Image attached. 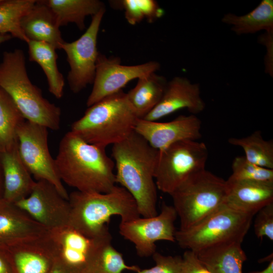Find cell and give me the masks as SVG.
Here are the masks:
<instances>
[{
    "instance_id": "5",
    "label": "cell",
    "mask_w": 273,
    "mask_h": 273,
    "mask_svg": "<svg viewBox=\"0 0 273 273\" xmlns=\"http://www.w3.org/2000/svg\"><path fill=\"white\" fill-rule=\"evenodd\" d=\"M139 119L126 93L121 90L88 107L70 131L89 144L106 148L127 138Z\"/></svg>"
},
{
    "instance_id": "11",
    "label": "cell",
    "mask_w": 273,
    "mask_h": 273,
    "mask_svg": "<svg viewBox=\"0 0 273 273\" xmlns=\"http://www.w3.org/2000/svg\"><path fill=\"white\" fill-rule=\"evenodd\" d=\"M105 12L104 9L92 17L88 27L79 38L72 42L64 41L62 44L61 49L65 52L70 66L67 81L74 93H78L93 83L100 54L97 38Z\"/></svg>"
},
{
    "instance_id": "39",
    "label": "cell",
    "mask_w": 273,
    "mask_h": 273,
    "mask_svg": "<svg viewBox=\"0 0 273 273\" xmlns=\"http://www.w3.org/2000/svg\"><path fill=\"white\" fill-rule=\"evenodd\" d=\"M250 273H273V260L270 261L267 266L261 271H253Z\"/></svg>"
},
{
    "instance_id": "30",
    "label": "cell",
    "mask_w": 273,
    "mask_h": 273,
    "mask_svg": "<svg viewBox=\"0 0 273 273\" xmlns=\"http://www.w3.org/2000/svg\"><path fill=\"white\" fill-rule=\"evenodd\" d=\"M112 240L110 236L103 241L86 273H122L124 270H140L138 266L126 264L122 254L112 245Z\"/></svg>"
},
{
    "instance_id": "4",
    "label": "cell",
    "mask_w": 273,
    "mask_h": 273,
    "mask_svg": "<svg viewBox=\"0 0 273 273\" xmlns=\"http://www.w3.org/2000/svg\"><path fill=\"white\" fill-rule=\"evenodd\" d=\"M0 87L11 97L26 120L57 130L60 108L43 97L41 89L30 80L24 52H4L0 63Z\"/></svg>"
},
{
    "instance_id": "29",
    "label": "cell",
    "mask_w": 273,
    "mask_h": 273,
    "mask_svg": "<svg viewBox=\"0 0 273 273\" xmlns=\"http://www.w3.org/2000/svg\"><path fill=\"white\" fill-rule=\"evenodd\" d=\"M36 0H1L0 34H9L26 43L29 40L20 26L22 17L33 7Z\"/></svg>"
},
{
    "instance_id": "23",
    "label": "cell",
    "mask_w": 273,
    "mask_h": 273,
    "mask_svg": "<svg viewBox=\"0 0 273 273\" xmlns=\"http://www.w3.org/2000/svg\"><path fill=\"white\" fill-rule=\"evenodd\" d=\"M167 81L156 72L138 79L136 85L126 93L137 117L143 119L161 100Z\"/></svg>"
},
{
    "instance_id": "14",
    "label": "cell",
    "mask_w": 273,
    "mask_h": 273,
    "mask_svg": "<svg viewBox=\"0 0 273 273\" xmlns=\"http://www.w3.org/2000/svg\"><path fill=\"white\" fill-rule=\"evenodd\" d=\"M14 204L48 231L68 225L69 201L47 180H35L29 196Z\"/></svg>"
},
{
    "instance_id": "40",
    "label": "cell",
    "mask_w": 273,
    "mask_h": 273,
    "mask_svg": "<svg viewBox=\"0 0 273 273\" xmlns=\"http://www.w3.org/2000/svg\"><path fill=\"white\" fill-rule=\"evenodd\" d=\"M12 36L9 34H0V45L12 38Z\"/></svg>"
},
{
    "instance_id": "36",
    "label": "cell",
    "mask_w": 273,
    "mask_h": 273,
    "mask_svg": "<svg viewBox=\"0 0 273 273\" xmlns=\"http://www.w3.org/2000/svg\"><path fill=\"white\" fill-rule=\"evenodd\" d=\"M0 273H16L10 255L4 248L0 247Z\"/></svg>"
},
{
    "instance_id": "38",
    "label": "cell",
    "mask_w": 273,
    "mask_h": 273,
    "mask_svg": "<svg viewBox=\"0 0 273 273\" xmlns=\"http://www.w3.org/2000/svg\"><path fill=\"white\" fill-rule=\"evenodd\" d=\"M4 191V183L3 168L0 158V199H3Z\"/></svg>"
},
{
    "instance_id": "10",
    "label": "cell",
    "mask_w": 273,
    "mask_h": 273,
    "mask_svg": "<svg viewBox=\"0 0 273 273\" xmlns=\"http://www.w3.org/2000/svg\"><path fill=\"white\" fill-rule=\"evenodd\" d=\"M109 231L95 238L87 237L69 225L51 230L46 238L54 259L71 273H86Z\"/></svg>"
},
{
    "instance_id": "13",
    "label": "cell",
    "mask_w": 273,
    "mask_h": 273,
    "mask_svg": "<svg viewBox=\"0 0 273 273\" xmlns=\"http://www.w3.org/2000/svg\"><path fill=\"white\" fill-rule=\"evenodd\" d=\"M160 67L156 61L135 65H123L118 57H107L100 53L87 107L121 90L129 81L156 72Z\"/></svg>"
},
{
    "instance_id": "9",
    "label": "cell",
    "mask_w": 273,
    "mask_h": 273,
    "mask_svg": "<svg viewBox=\"0 0 273 273\" xmlns=\"http://www.w3.org/2000/svg\"><path fill=\"white\" fill-rule=\"evenodd\" d=\"M17 136L20 157L30 174L36 180H44L52 184L68 200L69 194L49 151L48 128L25 120L18 127Z\"/></svg>"
},
{
    "instance_id": "8",
    "label": "cell",
    "mask_w": 273,
    "mask_h": 273,
    "mask_svg": "<svg viewBox=\"0 0 273 273\" xmlns=\"http://www.w3.org/2000/svg\"><path fill=\"white\" fill-rule=\"evenodd\" d=\"M208 156L203 142L185 140L159 151L154 178L157 188L170 195L193 174L205 169Z\"/></svg>"
},
{
    "instance_id": "37",
    "label": "cell",
    "mask_w": 273,
    "mask_h": 273,
    "mask_svg": "<svg viewBox=\"0 0 273 273\" xmlns=\"http://www.w3.org/2000/svg\"><path fill=\"white\" fill-rule=\"evenodd\" d=\"M49 273H71L62 264L54 260L52 266Z\"/></svg>"
},
{
    "instance_id": "16",
    "label": "cell",
    "mask_w": 273,
    "mask_h": 273,
    "mask_svg": "<svg viewBox=\"0 0 273 273\" xmlns=\"http://www.w3.org/2000/svg\"><path fill=\"white\" fill-rule=\"evenodd\" d=\"M200 94L199 83H192L186 77H174L167 82L159 103L143 119L157 121L184 108L193 115L200 113L205 108Z\"/></svg>"
},
{
    "instance_id": "2",
    "label": "cell",
    "mask_w": 273,
    "mask_h": 273,
    "mask_svg": "<svg viewBox=\"0 0 273 273\" xmlns=\"http://www.w3.org/2000/svg\"><path fill=\"white\" fill-rule=\"evenodd\" d=\"M159 154L158 150L134 131L112 146L116 183L133 197L142 217L158 214L154 174Z\"/></svg>"
},
{
    "instance_id": "15",
    "label": "cell",
    "mask_w": 273,
    "mask_h": 273,
    "mask_svg": "<svg viewBox=\"0 0 273 273\" xmlns=\"http://www.w3.org/2000/svg\"><path fill=\"white\" fill-rule=\"evenodd\" d=\"M201 128L200 119L191 114L179 115L171 121L164 122L139 119L134 131L160 151L178 142L197 141L202 136Z\"/></svg>"
},
{
    "instance_id": "17",
    "label": "cell",
    "mask_w": 273,
    "mask_h": 273,
    "mask_svg": "<svg viewBox=\"0 0 273 273\" xmlns=\"http://www.w3.org/2000/svg\"><path fill=\"white\" fill-rule=\"evenodd\" d=\"M48 231L14 203L0 199V247L40 238Z\"/></svg>"
},
{
    "instance_id": "1",
    "label": "cell",
    "mask_w": 273,
    "mask_h": 273,
    "mask_svg": "<svg viewBox=\"0 0 273 273\" xmlns=\"http://www.w3.org/2000/svg\"><path fill=\"white\" fill-rule=\"evenodd\" d=\"M55 160L62 181L76 191L107 193L116 186L114 162L106 148L89 144L71 131L61 139Z\"/></svg>"
},
{
    "instance_id": "25",
    "label": "cell",
    "mask_w": 273,
    "mask_h": 273,
    "mask_svg": "<svg viewBox=\"0 0 273 273\" xmlns=\"http://www.w3.org/2000/svg\"><path fill=\"white\" fill-rule=\"evenodd\" d=\"M54 13L60 27L74 23L80 30L85 28V19L105 9L98 0H44Z\"/></svg>"
},
{
    "instance_id": "34",
    "label": "cell",
    "mask_w": 273,
    "mask_h": 273,
    "mask_svg": "<svg viewBox=\"0 0 273 273\" xmlns=\"http://www.w3.org/2000/svg\"><path fill=\"white\" fill-rule=\"evenodd\" d=\"M254 230L259 239L267 237L273 240V203L264 206L256 214Z\"/></svg>"
},
{
    "instance_id": "32",
    "label": "cell",
    "mask_w": 273,
    "mask_h": 273,
    "mask_svg": "<svg viewBox=\"0 0 273 273\" xmlns=\"http://www.w3.org/2000/svg\"><path fill=\"white\" fill-rule=\"evenodd\" d=\"M232 168L233 172L229 178L233 179L273 181V169L252 163L244 156L235 157Z\"/></svg>"
},
{
    "instance_id": "7",
    "label": "cell",
    "mask_w": 273,
    "mask_h": 273,
    "mask_svg": "<svg viewBox=\"0 0 273 273\" xmlns=\"http://www.w3.org/2000/svg\"><path fill=\"white\" fill-rule=\"evenodd\" d=\"M253 216L225 204L194 226L176 231L175 241L194 252L222 243H242Z\"/></svg>"
},
{
    "instance_id": "24",
    "label": "cell",
    "mask_w": 273,
    "mask_h": 273,
    "mask_svg": "<svg viewBox=\"0 0 273 273\" xmlns=\"http://www.w3.org/2000/svg\"><path fill=\"white\" fill-rule=\"evenodd\" d=\"M222 22L231 25L232 30L237 35L252 34L263 30L272 35L273 1L262 0L255 9L244 15L226 14Z\"/></svg>"
},
{
    "instance_id": "28",
    "label": "cell",
    "mask_w": 273,
    "mask_h": 273,
    "mask_svg": "<svg viewBox=\"0 0 273 273\" xmlns=\"http://www.w3.org/2000/svg\"><path fill=\"white\" fill-rule=\"evenodd\" d=\"M228 142L232 145L242 148L245 157L249 162L273 169V142L264 140L260 131H255L242 138H232Z\"/></svg>"
},
{
    "instance_id": "12",
    "label": "cell",
    "mask_w": 273,
    "mask_h": 273,
    "mask_svg": "<svg viewBox=\"0 0 273 273\" xmlns=\"http://www.w3.org/2000/svg\"><path fill=\"white\" fill-rule=\"evenodd\" d=\"M177 217L173 206L163 203L161 212L156 216H140L130 221L120 222L119 233L124 239L134 244L139 256H151L156 252V242H175L174 222Z\"/></svg>"
},
{
    "instance_id": "20",
    "label": "cell",
    "mask_w": 273,
    "mask_h": 273,
    "mask_svg": "<svg viewBox=\"0 0 273 273\" xmlns=\"http://www.w3.org/2000/svg\"><path fill=\"white\" fill-rule=\"evenodd\" d=\"M4 191L3 199L15 203L30 194L35 183L20 157L18 144L0 152Z\"/></svg>"
},
{
    "instance_id": "6",
    "label": "cell",
    "mask_w": 273,
    "mask_h": 273,
    "mask_svg": "<svg viewBox=\"0 0 273 273\" xmlns=\"http://www.w3.org/2000/svg\"><path fill=\"white\" fill-rule=\"evenodd\" d=\"M226 180L205 169L183 181L170 195L180 230L196 224L225 204Z\"/></svg>"
},
{
    "instance_id": "21",
    "label": "cell",
    "mask_w": 273,
    "mask_h": 273,
    "mask_svg": "<svg viewBox=\"0 0 273 273\" xmlns=\"http://www.w3.org/2000/svg\"><path fill=\"white\" fill-rule=\"evenodd\" d=\"M46 234L40 238L5 248L16 273H49L54 259Z\"/></svg>"
},
{
    "instance_id": "22",
    "label": "cell",
    "mask_w": 273,
    "mask_h": 273,
    "mask_svg": "<svg viewBox=\"0 0 273 273\" xmlns=\"http://www.w3.org/2000/svg\"><path fill=\"white\" fill-rule=\"evenodd\" d=\"M241 244L222 243L195 253L211 273H242L247 256Z\"/></svg>"
},
{
    "instance_id": "33",
    "label": "cell",
    "mask_w": 273,
    "mask_h": 273,
    "mask_svg": "<svg viewBox=\"0 0 273 273\" xmlns=\"http://www.w3.org/2000/svg\"><path fill=\"white\" fill-rule=\"evenodd\" d=\"M152 256L155 265L148 269H141L136 273H181V257L165 256L157 252Z\"/></svg>"
},
{
    "instance_id": "26",
    "label": "cell",
    "mask_w": 273,
    "mask_h": 273,
    "mask_svg": "<svg viewBox=\"0 0 273 273\" xmlns=\"http://www.w3.org/2000/svg\"><path fill=\"white\" fill-rule=\"evenodd\" d=\"M27 43L29 61L40 66L47 77L49 92L57 99H61L63 96L65 80L58 68L56 49L43 41L29 40Z\"/></svg>"
},
{
    "instance_id": "19",
    "label": "cell",
    "mask_w": 273,
    "mask_h": 273,
    "mask_svg": "<svg viewBox=\"0 0 273 273\" xmlns=\"http://www.w3.org/2000/svg\"><path fill=\"white\" fill-rule=\"evenodd\" d=\"M20 26L29 40L46 42L56 49H61L65 41L56 17L44 0H36L22 17Z\"/></svg>"
},
{
    "instance_id": "18",
    "label": "cell",
    "mask_w": 273,
    "mask_h": 273,
    "mask_svg": "<svg viewBox=\"0 0 273 273\" xmlns=\"http://www.w3.org/2000/svg\"><path fill=\"white\" fill-rule=\"evenodd\" d=\"M225 204L239 211L254 216L273 203V181L226 180Z\"/></svg>"
},
{
    "instance_id": "31",
    "label": "cell",
    "mask_w": 273,
    "mask_h": 273,
    "mask_svg": "<svg viewBox=\"0 0 273 273\" xmlns=\"http://www.w3.org/2000/svg\"><path fill=\"white\" fill-rule=\"evenodd\" d=\"M111 3L112 6L124 10L126 21L132 25L144 19L153 22L164 14L163 10L154 0H122Z\"/></svg>"
},
{
    "instance_id": "27",
    "label": "cell",
    "mask_w": 273,
    "mask_h": 273,
    "mask_svg": "<svg viewBox=\"0 0 273 273\" xmlns=\"http://www.w3.org/2000/svg\"><path fill=\"white\" fill-rule=\"evenodd\" d=\"M25 120L11 97L0 87V152L18 144L17 131Z\"/></svg>"
},
{
    "instance_id": "35",
    "label": "cell",
    "mask_w": 273,
    "mask_h": 273,
    "mask_svg": "<svg viewBox=\"0 0 273 273\" xmlns=\"http://www.w3.org/2000/svg\"><path fill=\"white\" fill-rule=\"evenodd\" d=\"M181 258V273H211L193 251L187 250Z\"/></svg>"
},
{
    "instance_id": "3",
    "label": "cell",
    "mask_w": 273,
    "mask_h": 273,
    "mask_svg": "<svg viewBox=\"0 0 273 273\" xmlns=\"http://www.w3.org/2000/svg\"><path fill=\"white\" fill-rule=\"evenodd\" d=\"M70 211L68 225L92 238L109 231L108 223L112 216L121 222L141 216L137 204L124 188L115 186L107 193L75 191L69 194Z\"/></svg>"
}]
</instances>
